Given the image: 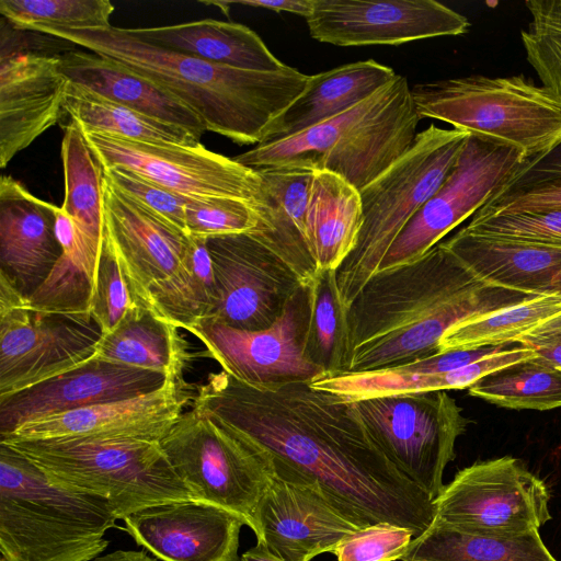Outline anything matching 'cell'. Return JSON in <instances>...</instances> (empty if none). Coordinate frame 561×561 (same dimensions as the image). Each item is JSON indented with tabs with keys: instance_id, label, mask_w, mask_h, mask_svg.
Listing matches in <instances>:
<instances>
[{
	"instance_id": "cell-1",
	"label": "cell",
	"mask_w": 561,
	"mask_h": 561,
	"mask_svg": "<svg viewBox=\"0 0 561 561\" xmlns=\"http://www.w3.org/2000/svg\"><path fill=\"white\" fill-rule=\"evenodd\" d=\"M192 409L316 480L360 528L390 523L415 539L434 522V500L387 457L354 402L309 382L256 387L221 370L196 389Z\"/></svg>"
},
{
	"instance_id": "cell-2",
	"label": "cell",
	"mask_w": 561,
	"mask_h": 561,
	"mask_svg": "<svg viewBox=\"0 0 561 561\" xmlns=\"http://www.w3.org/2000/svg\"><path fill=\"white\" fill-rule=\"evenodd\" d=\"M536 296L480 279L440 241L411 263L376 273L353 300L346 373L436 355L456 325Z\"/></svg>"
},
{
	"instance_id": "cell-3",
	"label": "cell",
	"mask_w": 561,
	"mask_h": 561,
	"mask_svg": "<svg viewBox=\"0 0 561 561\" xmlns=\"http://www.w3.org/2000/svg\"><path fill=\"white\" fill-rule=\"evenodd\" d=\"M39 33L113 58L148 77L193 110L206 130L238 145H260L309 80L289 66L256 71L216 65L147 43L116 26Z\"/></svg>"
},
{
	"instance_id": "cell-4",
	"label": "cell",
	"mask_w": 561,
	"mask_h": 561,
	"mask_svg": "<svg viewBox=\"0 0 561 561\" xmlns=\"http://www.w3.org/2000/svg\"><path fill=\"white\" fill-rule=\"evenodd\" d=\"M421 119L408 79L397 75L346 111L294 136L256 145L234 160L255 170L278 165L325 170L359 191L412 147Z\"/></svg>"
},
{
	"instance_id": "cell-5",
	"label": "cell",
	"mask_w": 561,
	"mask_h": 561,
	"mask_svg": "<svg viewBox=\"0 0 561 561\" xmlns=\"http://www.w3.org/2000/svg\"><path fill=\"white\" fill-rule=\"evenodd\" d=\"M111 503L65 488L0 443V552L4 561H90L116 526Z\"/></svg>"
},
{
	"instance_id": "cell-6",
	"label": "cell",
	"mask_w": 561,
	"mask_h": 561,
	"mask_svg": "<svg viewBox=\"0 0 561 561\" xmlns=\"http://www.w3.org/2000/svg\"><path fill=\"white\" fill-rule=\"evenodd\" d=\"M0 443L58 484L107 500L118 519L152 505L194 500L159 440L58 438Z\"/></svg>"
},
{
	"instance_id": "cell-7",
	"label": "cell",
	"mask_w": 561,
	"mask_h": 561,
	"mask_svg": "<svg viewBox=\"0 0 561 561\" xmlns=\"http://www.w3.org/2000/svg\"><path fill=\"white\" fill-rule=\"evenodd\" d=\"M469 136L463 130L431 124L402 157L359 190L360 232L354 250L336 271L345 308L378 273L397 237L445 181Z\"/></svg>"
},
{
	"instance_id": "cell-8",
	"label": "cell",
	"mask_w": 561,
	"mask_h": 561,
	"mask_svg": "<svg viewBox=\"0 0 561 561\" xmlns=\"http://www.w3.org/2000/svg\"><path fill=\"white\" fill-rule=\"evenodd\" d=\"M411 92L421 118L514 147L528 159L561 142V103L523 75L436 80Z\"/></svg>"
},
{
	"instance_id": "cell-9",
	"label": "cell",
	"mask_w": 561,
	"mask_h": 561,
	"mask_svg": "<svg viewBox=\"0 0 561 561\" xmlns=\"http://www.w3.org/2000/svg\"><path fill=\"white\" fill-rule=\"evenodd\" d=\"M104 240L135 304L188 331L202 312L186 270L188 236L171 227L104 176Z\"/></svg>"
},
{
	"instance_id": "cell-10",
	"label": "cell",
	"mask_w": 561,
	"mask_h": 561,
	"mask_svg": "<svg viewBox=\"0 0 561 561\" xmlns=\"http://www.w3.org/2000/svg\"><path fill=\"white\" fill-rule=\"evenodd\" d=\"M160 445L194 500L238 514L255 531L256 508L275 471L273 455L194 409L180 416Z\"/></svg>"
},
{
	"instance_id": "cell-11",
	"label": "cell",
	"mask_w": 561,
	"mask_h": 561,
	"mask_svg": "<svg viewBox=\"0 0 561 561\" xmlns=\"http://www.w3.org/2000/svg\"><path fill=\"white\" fill-rule=\"evenodd\" d=\"M102 336L90 314L48 313L0 274V398L91 359Z\"/></svg>"
},
{
	"instance_id": "cell-12",
	"label": "cell",
	"mask_w": 561,
	"mask_h": 561,
	"mask_svg": "<svg viewBox=\"0 0 561 561\" xmlns=\"http://www.w3.org/2000/svg\"><path fill=\"white\" fill-rule=\"evenodd\" d=\"M387 457L435 500L455 444L470 421L446 391L414 392L354 401Z\"/></svg>"
},
{
	"instance_id": "cell-13",
	"label": "cell",
	"mask_w": 561,
	"mask_h": 561,
	"mask_svg": "<svg viewBox=\"0 0 561 561\" xmlns=\"http://www.w3.org/2000/svg\"><path fill=\"white\" fill-rule=\"evenodd\" d=\"M535 160L514 147L470 135L445 181L397 237L379 271L424 255L503 192Z\"/></svg>"
},
{
	"instance_id": "cell-14",
	"label": "cell",
	"mask_w": 561,
	"mask_h": 561,
	"mask_svg": "<svg viewBox=\"0 0 561 561\" xmlns=\"http://www.w3.org/2000/svg\"><path fill=\"white\" fill-rule=\"evenodd\" d=\"M546 483L511 456L460 470L433 501L434 520L460 531L512 538L551 519Z\"/></svg>"
},
{
	"instance_id": "cell-15",
	"label": "cell",
	"mask_w": 561,
	"mask_h": 561,
	"mask_svg": "<svg viewBox=\"0 0 561 561\" xmlns=\"http://www.w3.org/2000/svg\"><path fill=\"white\" fill-rule=\"evenodd\" d=\"M311 318L310 284L290 298L280 317L267 329L248 331L213 319L188 329L208 357L236 379L256 387L310 382L327 373L308 354Z\"/></svg>"
},
{
	"instance_id": "cell-16",
	"label": "cell",
	"mask_w": 561,
	"mask_h": 561,
	"mask_svg": "<svg viewBox=\"0 0 561 561\" xmlns=\"http://www.w3.org/2000/svg\"><path fill=\"white\" fill-rule=\"evenodd\" d=\"M82 133L103 169L124 168L186 198H236L254 204L257 211L264 204L257 170L201 142L162 145Z\"/></svg>"
},
{
	"instance_id": "cell-17",
	"label": "cell",
	"mask_w": 561,
	"mask_h": 561,
	"mask_svg": "<svg viewBox=\"0 0 561 561\" xmlns=\"http://www.w3.org/2000/svg\"><path fill=\"white\" fill-rule=\"evenodd\" d=\"M217 304L210 318L234 329L270 328L302 286L275 253L247 233L207 239Z\"/></svg>"
},
{
	"instance_id": "cell-18",
	"label": "cell",
	"mask_w": 561,
	"mask_h": 561,
	"mask_svg": "<svg viewBox=\"0 0 561 561\" xmlns=\"http://www.w3.org/2000/svg\"><path fill=\"white\" fill-rule=\"evenodd\" d=\"M274 467L256 508L254 534L276 558L311 561L321 553H333L346 536L360 528L332 504L316 480L276 458Z\"/></svg>"
},
{
	"instance_id": "cell-19",
	"label": "cell",
	"mask_w": 561,
	"mask_h": 561,
	"mask_svg": "<svg viewBox=\"0 0 561 561\" xmlns=\"http://www.w3.org/2000/svg\"><path fill=\"white\" fill-rule=\"evenodd\" d=\"M306 21L312 38L344 47L456 36L470 25L435 0H313Z\"/></svg>"
},
{
	"instance_id": "cell-20",
	"label": "cell",
	"mask_w": 561,
	"mask_h": 561,
	"mask_svg": "<svg viewBox=\"0 0 561 561\" xmlns=\"http://www.w3.org/2000/svg\"><path fill=\"white\" fill-rule=\"evenodd\" d=\"M195 393L184 379L168 378L153 391L27 421L0 440L138 438L161 440Z\"/></svg>"
},
{
	"instance_id": "cell-21",
	"label": "cell",
	"mask_w": 561,
	"mask_h": 561,
	"mask_svg": "<svg viewBox=\"0 0 561 561\" xmlns=\"http://www.w3.org/2000/svg\"><path fill=\"white\" fill-rule=\"evenodd\" d=\"M123 520L135 541L162 561H240L239 536L245 520L217 505L173 501Z\"/></svg>"
},
{
	"instance_id": "cell-22",
	"label": "cell",
	"mask_w": 561,
	"mask_h": 561,
	"mask_svg": "<svg viewBox=\"0 0 561 561\" xmlns=\"http://www.w3.org/2000/svg\"><path fill=\"white\" fill-rule=\"evenodd\" d=\"M69 83L60 68V55H0L1 168L58 123Z\"/></svg>"
},
{
	"instance_id": "cell-23",
	"label": "cell",
	"mask_w": 561,
	"mask_h": 561,
	"mask_svg": "<svg viewBox=\"0 0 561 561\" xmlns=\"http://www.w3.org/2000/svg\"><path fill=\"white\" fill-rule=\"evenodd\" d=\"M165 380L153 370L92 357L62 375L0 398V437L27 421L134 398L162 387Z\"/></svg>"
},
{
	"instance_id": "cell-24",
	"label": "cell",
	"mask_w": 561,
	"mask_h": 561,
	"mask_svg": "<svg viewBox=\"0 0 561 561\" xmlns=\"http://www.w3.org/2000/svg\"><path fill=\"white\" fill-rule=\"evenodd\" d=\"M58 207L10 175L0 179V274L26 298L62 254L55 232Z\"/></svg>"
},
{
	"instance_id": "cell-25",
	"label": "cell",
	"mask_w": 561,
	"mask_h": 561,
	"mask_svg": "<svg viewBox=\"0 0 561 561\" xmlns=\"http://www.w3.org/2000/svg\"><path fill=\"white\" fill-rule=\"evenodd\" d=\"M311 169L278 165L257 169L264 204L256 227L248 232L282 259L309 285L319 274L307 238L306 214Z\"/></svg>"
},
{
	"instance_id": "cell-26",
	"label": "cell",
	"mask_w": 561,
	"mask_h": 561,
	"mask_svg": "<svg viewBox=\"0 0 561 561\" xmlns=\"http://www.w3.org/2000/svg\"><path fill=\"white\" fill-rule=\"evenodd\" d=\"M62 73L72 83L147 116L181 126L198 138L206 131L198 115L148 77L107 56L70 49L60 55Z\"/></svg>"
},
{
	"instance_id": "cell-27",
	"label": "cell",
	"mask_w": 561,
	"mask_h": 561,
	"mask_svg": "<svg viewBox=\"0 0 561 561\" xmlns=\"http://www.w3.org/2000/svg\"><path fill=\"white\" fill-rule=\"evenodd\" d=\"M443 243L480 279L537 296L561 297V250L458 230Z\"/></svg>"
},
{
	"instance_id": "cell-28",
	"label": "cell",
	"mask_w": 561,
	"mask_h": 561,
	"mask_svg": "<svg viewBox=\"0 0 561 561\" xmlns=\"http://www.w3.org/2000/svg\"><path fill=\"white\" fill-rule=\"evenodd\" d=\"M396 76L392 68L373 59L309 76L304 92L271 124L261 144L294 136L346 111L375 94Z\"/></svg>"
},
{
	"instance_id": "cell-29",
	"label": "cell",
	"mask_w": 561,
	"mask_h": 561,
	"mask_svg": "<svg viewBox=\"0 0 561 561\" xmlns=\"http://www.w3.org/2000/svg\"><path fill=\"white\" fill-rule=\"evenodd\" d=\"M128 30L141 41L216 65L256 71H276L287 66L254 31L240 23L205 19Z\"/></svg>"
},
{
	"instance_id": "cell-30",
	"label": "cell",
	"mask_w": 561,
	"mask_h": 561,
	"mask_svg": "<svg viewBox=\"0 0 561 561\" xmlns=\"http://www.w3.org/2000/svg\"><path fill=\"white\" fill-rule=\"evenodd\" d=\"M362 224L359 191L335 173L313 170L306 227L319 272L340 268L357 243Z\"/></svg>"
},
{
	"instance_id": "cell-31",
	"label": "cell",
	"mask_w": 561,
	"mask_h": 561,
	"mask_svg": "<svg viewBox=\"0 0 561 561\" xmlns=\"http://www.w3.org/2000/svg\"><path fill=\"white\" fill-rule=\"evenodd\" d=\"M93 358L184 379L193 354L179 328L135 305L112 332L101 336Z\"/></svg>"
},
{
	"instance_id": "cell-32",
	"label": "cell",
	"mask_w": 561,
	"mask_h": 561,
	"mask_svg": "<svg viewBox=\"0 0 561 561\" xmlns=\"http://www.w3.org/2000/svg\"><path fill=\"white\" fill-rule=\"evenodd\" d=\"M55 232L62 254L28 298L31 307L48 313L89 314L103 245L89 240L61 207Z\"/></svg>"
},
{
	"instance_id": "cell-33",
	"label": "cell",
	"mask_w": 561,
	"mask_h": 561,
	"mask_svg": "<svg viewBox=\"0 0 561 561\" xmlns=\"http://www.w3.org/2000/svg\"><path fill=\"white\" fill-rule=\"evenodd\" d=\"M402 561H557L539 533L503 538L472 535L434 520Z\"/></svg>"
},
{
	"instance_id": "cell-34",
	"label": "cell",
	"mask_w": 561,
	"mask_h": 561,
	"mask_svg": "<svg viewBox=\"0 0 561 561\" xmlns=\"http://www.w3.org/2000/svg\"><path fill=\"white\" fill-rule=\"evenodd\" d=\"M64 108L82 131L150 144L194 146L201 142V138L186 128L141 114L72 82Z\"/></svg>"
},
{
	"instance_id": "cell-35",
	"label": "cell",
	"mask_w": 561,
	"mask_h": 561,
	"mask_svg": "<svg viewBox=\"0 0 561 561\" xmlns=\"http://www.w3.org/2000/svg\"><path fill=\"white\" fill-rule=\"evenodd\" d=\"M65 198L61 209L92 242H104L103 167L87 142L81 128L69 122L61 141Z\"/></svg>"
},
{
	"instance_id": "cell-36",
	"label": "cell",
	"mask_w": 561,
	"mask_h": 561,
	"mask_svg": "<svg viewBox=\"0 0 561 561\" xmlns=\"http://www.w3.org/2000/svg\"><path fill=\"white\" fill-rule=\"evenodd\" d=\"M561 314V297L536 296L518 305L462 322L439 341L438 354L516 343Z\"/></svg>"
},
{
	"instance_id": "cell-37",
	"label": "cell",
	"mask_w": 561,
	"mask_h": 561,
	"mask_svg": "<svg viewBox=\"0 0 561 561\" xmlns=\"http://www.w3.org/2000/svg\"><path fill=\"white\" fill-rule=\"evenodd\" d=\"M468 393L514 410L561 408V369L537 357L524 359L482 377Z\"/></svg>"
},
{
	"instance_id": "cell-38",
	"label": "cell",
	"mask_w": 561,
	"mask_h": 561,
	"mask_svg": "<svg viewBox=\"0 0 561 561\" xmlns=\"http://www.w3.org/2000/svg\"><path fill=\"white\" fill-rule=\"evenodd\" d=\"M310 359L327 374L346 373L350 358L347 308L340 299L336 271H320L310 283Z\"/></svg>"
},
{
	"instance_id": "cell-39",
	"label": "cell",
	"mask_w": 561,
	"mask_h": 561,
	"mask_svg": "<svg viewBox=\"0 0 561 561\" xmlns=\"http://www.w3.org/2000/svg\"><path fill=\"white\" fill-rule=\"evenodd\" d=\"M108 0H0V13L19 30H98L110 27Z\"/></svg>"
},
{
	"instance_id": "cell-40",
	"label": "cell",
	"mask_w": 561,
	"mask_h": 561,
	"mask_svg": "<svg viewBox=\"0 0 561 561\" xmlns=\"http://www.w3.org/2000/svg\"><path fill=\"white\" fill-rule=\"evenodd\" d=\"M531 15L522 43L542 87L561 103V0L526 1Z\"/></svg>"
},
{
	"instance_id": "cell-41",
	"label": "cell",
	"mask_w": 561,
	"mask_h": 561,
	"mask_svg": "<svg viewBox=\"0 0 561 561\" xmlns=\"http://www.w3.org/2000/svg\"><path fill=\"white\" fill-rule=\"evenodd\" d=\"M460 230L495 240L561 250V211L471 217Z\"/></svg>"
},
{
	"instance_id": "cell-42",
	"label": "cell",
	"mask_w": 561,
	"mask_h": 561,
	"mask_svg": "<svg viewBox=\"0 0 561 561\" xmlns=\"http://www.w3.org/2000/svg\"><path fill=\"white\" fill-rule=\"evenodd\" d=\"M257 219V206L236 198H188L185 205L186 231L196 238L247 233Z\"/></svg>"
},
{
	"instance_id": "cell-43",
	"label": "cell",
	"mask_w": 561,
	"mask_h": 561,
	"mask_svg": "<svg viewBox=\"0 0 561 561\" xmlns=\"http://www.w3.org/2000/svg\"><path fill=\"white\" fill-rule=\"evenodd\" d=\"M135 305L119 265L104 240L89 314L105 335Z\"/></svg>"
},
{
	"instance_id": "cell-44",
	"label": "cell",
	"mask_w": 561,
	"mask_h": 561,
	"mask_svg": "<svg viewBox=\"0 0 561 561\" xmlns=\"http://www.w3.org/2000/svg\"><path fill=\"white\" fill-rule=\"evenodd\" d=\"M413 539L410 528L377 523L346 536L333 553L337 561H396L405 556Z\"/></svg>"
},
{
	"instance_id": "cell-45",
	"label": "cell",
	"mask_w": 561,
	"mask_h": 561,
	"mask_svg": "<svg viewBox=\"0 0 561 561\" xmlns=\"http://www.w3.org/2000/svg\"><path fill=\"white\" fill-rule=\"evenodd\" d=\"M104 176L164 222L187 234L185 205L188 198L124 168L103 169ZM188 236V234H187Z\"/></svg>"
},
{
	"instance_id": "cell-46",
	"label": "cell",
	"mask_w": 561,
	"mask_h": 561,
	"mask_svg": "<svg viewBox=\"0 0 561 561\" xmlns=\"http://www.w3.org/2000/svg\"><path fill=\"white\" fill-rule=\"evenodd\" d=\"M547 211H561V179L508 187L490 199L472 217Z\"/></svg>"
},
{
	"instance_id": "cell-47",
	"label": "cell",
	"mask_w": 561,
	"mask_h": 561,
	"mask_svg": "<svg viewBox=\"0 0 561 561\" xmlns=\"http://www.w3.org/2000/svg\"><path fill=\"white\" fill-rule=\"evenodd\" d=\"M185 264L202 319L211 317L217 304V286L207 239L188 236Z\"/></svg>"
},
{
	"instance_id": "cell-48",
	"label": "cell",
	"mask_w": 561,
	"mask_h": 561,
	"mask_svg": "<svg viewBox=\"0 0 561 561\" xmlns=\"http://www.w3.org/2000/svg\"><path fill=\"white\" fill-rule=\"evenodd\" d=\"M517 343L533 350L536 357L546 364L561 369V329L541 324L533 332L523 335Z\"/></svg>"
},
{
	"instance_id": "cell-49",
	"label": "cell",
	"mask_w": 561,
	"mask_h": 561,
	"mask_svg": "<svg viewBox=\"0 0 561 561\" xmlns=\"http://www.w3.org/2000/svg\"><path fill=\"white\" fill-rule=\"evenodd\" d=\"M556 179H561V142L537 158L506 188L534 185Z\"/></svg>"
},
{
	"instance_id": "cell-50",
	"label": "cell",
	"mask_w": 561,
	"mask_h": 561,
	"mask_svg": "<svg viewBox=\"0 0 561 561\" xmlns=\"http://www.w3.org/2000/svg\"><path fill=\"white\" fill-rule=\"evenodd\" d=\"M251 8L267 9L275 12H289L307 19L313 8V0H236L229 1Z\"/></svg>"
},
{
	"instance_id": "cell-51",
	"label": "cell",
	"mask_w": 561,
	"mask_h": 561,
	"mask_svg": "<svg viewBox=\"0 0 561 561\" xmlns=\"http://www.w3.org/2000/svg\"><path fill=\"white\" fill-rule=\"evenodd\" d=\"M90 561H154L145 551L117 550Z\"/></svg>"
},
{
	"instance_id": "cell-52",
	"label": "cell",
	"mask_w": 561,
	"mask_h": 561,
	"mask_svg": "<svg viewBox=\"0 0 561 561\" xmlns=\"http://www.w3.org/2000/svg\"><path fill=\"white\" fill-rule=\"evenodd\" d=\"M240 561H282L272 554L265 545L257 540L256 545L247 550L240 558Z\"/></svg>"
},
{
	"instance_id": "cell-53",
	"label": "cell",
	"mask_w": 561,
	"mask_h": 561,
	"mask_svg": "<svg viewBox=\"0 0 561 561\" xmlns=\"http://www.w3.org/2000/svg\"><path fill=\"white\" fill-rule=\"evenodd\" d=\"M547 325L561 329V314L546 322Z\"/></svg>"
},
{
	"instance_id": "cell-54",
	"label": "cell",
	"mask_w": 561,
	"mask_h": 561,
	"mask_svg": "<svg viewBox=\"0 0 561 561\" xmlns=\"http://www.w3.org/2000/svg\"><path fill=\"white\" fill-rule=\"evenodd\" d=\"M0 561H4V560L1 558Z\"/></svg>"
}]
</instances>
